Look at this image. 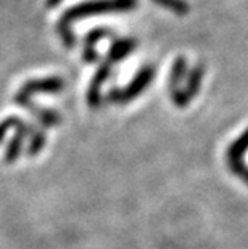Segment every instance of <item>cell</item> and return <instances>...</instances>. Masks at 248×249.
Listing matches in <instances>:
<instances>
[{
  "mask_svg": "<svg viewBox=\"0 0 248 249\" xmlns=\"http://www.w3.org/2000/svg\"><path fill=\"white\" fill-rule=\"evenodd\" d=\"M137 0H87V2L77 3L75 7L68 8L61 15L57 24L58 34H60L63 45L66 49H73L76 44V37L73 34L71 23L75 21L92 17V15H105V13H126L134 10Z\"/></svg>",
  "mask_w": 248,
  "mask_h": 249,
  "instance_id": "obj_1",
  "label": "cell"
},
{
  "mask_svg": "<svg viewBox=\"0 0 248 249\" xmlns=\"http://www.w3.org/2000/svg\"><path fill=\"white\" fill-rule=\"evenodd\" d=\"M155 77V66H144L140 68L139 72L135 74V77L131 81L124 89H112L107 95V100L110 103L116 105H124L135 100L142 92H145L149 89L150 82Z\"/></svg>",
  "mask_w": 248,
  "mask_h": 249,
  "instance_id": "obj_2",
  "label": "cell"
},
{
  "mask_svg": "<svg viewBox=\"0 0 248 249\" xmlns=\"http://www.w3.org/2000/svg\"><path fill=\"white\" fill-rule=\"evenodd\" d=\"M247 151H248V129H245L239 139H235L230 143L228 153H226V160H228L232 174L235 177H239L240 180H244L248 185V166L244 161Z\"/></svg>",
  "mask_w": 248,
  "mask_h": 249,
  "instance_id": "obj_3",
  "label": "cell"
},
{
  "mask_svg": "<svg viewBox=\"0 0 248 249\" xmlns=\"http://www.w3.org/2000/svg\"><path fill=\"white\" fill-rule=\"evenodd\" d=\"M203 76H205V66L200 63V65L193 66L191 72H187V81H186V86H184L177 93H172L171 98H172V103L176 105L179 108H184L187 107L192 100L197 97L198 92H200V87H202V81H203Z\"/></svg>",
  "mask_w": 248,
  "mask_h": 249,
  "instance_id": "obj_4",
  "label": "cell"
},
{
  "mask_svg": "<svg viewBox=\"0 0 248 249\" xmlns=\"http://www.w3.org/2000/svg\"><path fill=\"white\" fill-rule=\"evenodd\" d=\"M13 102L19 105V107H23L29 111L31 114L34 116L36 119L39 121V123L44 125V127H55L61 123V116L57 113L54 109H49V108H42V107H38L31 97H26L23 93H17L13 98Z\"/></svg>",
  "mask_w": 248,
  "mask_h": 249,
  "instance_id": "obj_5",
  "label": "cell"
},
{
  "mask_svg": "<svg viewBox=\"0 0 248 249\" xmlns=\"http://www.w3.org/2000/svg\"><path fill=\"white\" fill-rule=\"evenodd\" d=\"M113 65L108 60H103L102 65L98 66L97 72L94 74L91 86L87 90V103L91 108H98L102 105V86L107 82V79L112 76Z\"/></svg>",
  "mask_w": 248,
  "mask_h": 249,
  "instance_id": "obj_6",
  "label": "cell"
},
{
  "mask_svg": "<svg viewBox=\"0 0 248 249\" xmlns=\"http://www.w3.org/2000/svg\"><path fill=\"white\" fill-rule=\"evenodd\" d=\"M65 89V81L61 77H42L28 81L19 89V93L33 97L34 93H60Z\"/></svg>",
  "mask_w": 248,
  "mask_h": 249,
  "instance_id": "obj_7",
  "label": "cell"
},
{
  "mask_svg": "<svg viewBox=\"0 0 248 249\" xmlns=\"http://www.w3.org/2000/svg\"><path fill=\"white\" fill-rule=\"evenodd\" d=\"M105 37H112V31L105 28H97L91 31L86 39H84V50H82V58L86 63H95L98 61V53L95 50V45Z\"/></svg>",
  "mask_w": 248,
  "mask_h": 249,
  "instance_id": "obj_8",
  "label": "cell"
},
{
  "mask_svg": "<svg viewBox=\"0 0 248 249\" xmlns=\"http://www.w3.org/2000/svg\"><path fill=\"white\" fill-rule=\"evenodd\" d=\"M137 40L135 39H129V37H123V39H114L112 47L108 50L107 60L114 65V63L123 61L126 56L131 55L135 50Z\"/></svg>",
  "mask_w": 248,
  "mask_h": 249,
  "instance_id": "obj_9",
  "label": "cell"
},
{
  "mask_svg": "<svg viewBox=\"0 0 248 249\" xmlns=\"http://www.w3.org/2000/svg\"><path fill=\"white\" fill-rule=\"evenodd\" d=\"M187 76V60L186 56H177L170 72V92L177 93L182 89L184 79Z\"/></svg>",
  "mask_w": 248,
  "mask_h": 249,
  "instance_id": "obj_10",
  "label": "cell"
},
{
  "mask_svg": "<svg viewBox=\"0 0 248 249\" xmlns=\"http://www.w3.org/2000/svg\"><path fill=\"white\" fill-rule=\"evenodd\" d=\"M10 129H15L17 132H23L26 137H28V135L31 137L36 130H38V129H34V127L31 125V124L26 123V121L18 118V116H10V118L3 119L2 123H0V143L3 142L5 135H7V132Z\"/></svg>",
  "mask_w": 248,
  "mask_h": 249,
  "instance_id": "obj_11",
  "label": "cell"
},
{
  "mask_svg": "<svg viewBox=\"0 0 248 249\" xmlns=\"http://www.w3.org/2000/svg\"><path fill=\"white\" fill-rule=\"evenodd\" d=\"M24 139H26V135L23 134V132H17V134H15V137L8 143L7 150H5V155H3L5 162L12 164V162H15V161L18 160L19 155H21V151H23Z\"/></svg>",
  "mask_w": 248,
  "mask_h": 249,
  "instance_id": "obj_12",
  "label": "cell"
},
{
  "mask_svg": "<svg viewBox=\"0 0 248 249\" xmlns=\"http://www.w3.org/2000/svg\"><path fill=\"white\" fill-rule=\"evenodd\" d=\"M47 143V135L44 130H36L33 135L29 137V145H28V150H26V155L29 158H34L38 156L39 153L44 150Z\"/></svg>",
  "mask_w": 248,
  "mask_h": 249,
  "instance_id": "obj_13",
  "label": "cell"
},
{
  "mask_svg": "<svg viewBox=\"0 0 248 249\" xmlns=\"http://www.w3.org/2000/svg\"><path fill=\"white\" fill-rule=\"evenodd\" d=\"M63 0H47V7L49 8H54V7H57L58 3H61Z\"/></svg>",
  "mask_w": 248,
  "mask_h": 249,
  "instance_id": "obj_14",
  "label": "cell"
}]
</instances>
